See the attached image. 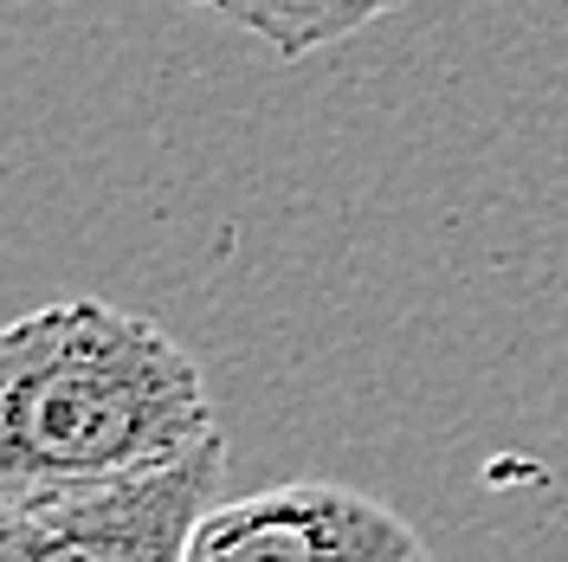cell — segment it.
Masks as SVG:
<instances>
[{
	"instance_id": "obj_1",
	"label": "cell",
	"mask_w": 568,
	"mask_h": 562,
	"mask_svg": "<svg viewBox=\"0 0 568 562\" xmlns=\"http://www.w3.org/2000/svg\"><path fill=\"white\" fill-rule=\"evenodd\" d=\"M207 440V382L155 317L59 298L0 337V504L142 479Z\"/></svg>"
},
{
	"instance_id": "obj_2",
	"label": "cell",
	"mask_w": 568,
	"mask_h": 562,
	"mask_svg": "<svg viewBox=\"0 0 568 562\" xmlns=\"http://www.w3.org/2000/svg\"><path fill=\"white\" fill-rule=\"evenodd\" d=\"M226 492V440L162 472L0 504V562H187L194 524Z\"/></svg>"
},
{
	"instance_id": "obj_3",
	"label": "cell",
	"mask_w": 568,
	"mask_h": 562,
	"mask_svg": "<svg viewBox=\"0 0 568 562\" xmlns=\"http://www.w3.org/2000/svg\"><path fill=\"white\" fill-rule=\"evenodd\" d=\"M187 562H433L414 524L355 485H272L220 498Z\"/></svg>"
},
{
	"instance_id": "obj_4",
	"label": "cell",
	"mask_w": 568,
	"mask_h": 562,
	"mask_svg": "<svg viewBox=\"0 0 568 562\" xmlns=\"http://www.w3.org/2000/svg\"><path fill=\"white\" fill-rule=\"evenodd\" d=\"M220 20L246 27L252 39H265L278 59H311L329 46V20H336V0H201Z\"/></svg>"
}]
</instances>
